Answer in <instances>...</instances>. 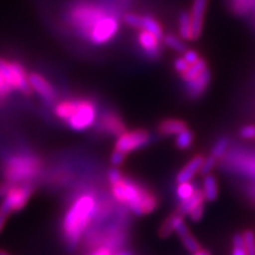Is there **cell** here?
<instances>
[{
	"instance_id": "74e56055",
	"label": "cell",
	"mask_w": 255,
	"mask_h": 255,
	"mask_svg": "<svg viewBox=\"0 0 255 255\" xmlns=\"http://www.w3.org/2000/svg\"><path fill=\"white\" fill-rule=\"evenodd\" d=\"M7 218H8V215L5 214L4 212H1V210H0V234H1L2 231H4L6 221H7Z\"/></svg>"
},
{
	"instance_id": "4316f807",
	"label": "cell",
	"mask_w": 255,
	"mask_h": 255,
	"mask_svg": "<svg viewBox=\"0 0 255 255\" xmlns=\"http://www.w3.org/2000/svg\"><path fill=\"white\" fill-rule=\"evenodd\" d=\"M232 255H247L246 250H245L244 237H242V234H235L234 238H233Z\"/></svg>"
},
{
	"instance_id": "cb8c5ba5",
	"label": "cell",
	"mask_w": 255,
	"mask_h": 255,
	"mask_svg": "<svg viewBox=\"0 0 255 255\" xmlns=\"http://www.w3.org/2000/svg\"><path fill=\"white\" fill-rule=\"evenodd\" d=\"M163 41L168 47L177 51V52H184L186 51V45H184L183 41L180 38L174 36V34H167V36H164Z\"/></svg>"
},
{
	"instance_id": "60d3db41",
	"label": "cell",
	"mask_w": 255,
	"mask_h": 255,
	"mask_svg": "<svg viewBox=\"0 0 255 255\" xmlns=\"http://www.w3.org/2000/svg\"><path fill=\"white\" fill-rule=\"evenodd\" d=\"M0 255H12V254H11V253H8L7 251L1 250V248H0Z\"/></svg>"
},
{
	"instance_id": "ab89813d",
	"label": "cell",
	"mask_w": 255,
	"mask_h": 255,
	"mask_svg": "<svg viewBox=\"0 0 255 255\" xmlns=\"http://www.w3.org/2000/svg\"><path fill=\"white\" fill-rule=\"evenodd\" d=\"M191 255H210V253H209V252L205 251V250H200L199 252H196V253H194Z\"/></svg>"
},
{
	"instance_id": "d590c367",
	"label": "cell",
	"mask_w": 255,
	"mask_h": 255,
	"mask_svg": "<svg viewBox=\"0 0 255 255\" xmlns=\"http://www.w3.org/2000/svg\"><path fill=\"white\" fill-rule=\"evenodd\" d=\"M13 91L11 87L6 83V81L2 78V76L0 75V98H4L6 96H8L11 92Z\"/></svg>"
},
{
	"instance_id": "5bb4252c",
	"label": "cell",
	"mask_w": 255,
	"mask_h": 255,
	"mask_svg": "<svg viewBox=\"0 0 255 255\" xmlns=\"http://www.w3.org/2000/svg\"><path fill=\"white\" fill-rule=\"evenodd\" d=\"M209 81H210V72L209 70L207 69L201 73V75L197 76V77L191 79V81L186 82L188 92H189L191 97H197V96L202 94V92L207 89V87H208Z\"/></svg>"
},
{
	"instance_id": "e0dca14e",
	"label": "cell",
	"mask_w": 255,
	"mask_h": 255,
	"mask_svg": "<svg viewBox=\"0 0 255 255\" xmlns=\"http://www.w3.org/2000/svg\"><path fill=\"white\" fill-rule=\"evenodd\" d=\"M202 194L205 196V200L208 201V202H213V201L218 199V183H216L215 177L213 175H207V176H205L202 184Z\"/></svg>"
},
{
	"instance_id": "d6986e66",
	"label": "cell",
	"mask_w": 255,
	"mask_h": 255,
	"mask_svg": "<svg viewBox=\"0 0 255 255\" xmlns=\"http://www.w3.org/2000/svg\"><path fill=\"white\" fill-rule=\"evenodd\" d=\"M149 33L154 34L156 38H158L159 40L163 39V31H162L161 25L155 18L150 17V15H143L142 17V28Z\"/></svg>"
},
{
	"instance_id": "e575fe53",
	"label": "cell",
	"mask_w": 255,
	"mask_h": 255,
	"mask_svg": "<svg viewBox=\"0 0 255 255\" xmlns=\"http://www.w3.org/2000/svg\"><path fill=\"white\" fill-rule=\"evenodd\" d=\"M189 66L190 65L186 62V60L183 59V57H181V58H176V59H175V62H174V68L177 72L184 73L188 69H189Z\"/></svg>"
},
{
	"instance_id": "ffe728a7",
	"label": "cell",
	"mask_w": 255,
	"mask_h": 255,
	"mask_svg": "<svg viewBox=\"0 0 255 255\" xmlns=\"http://www.w3.org/2000/svg\"><path fill=\"white\" fill-rule=\"evenodd\" d=\"M207 69H208V68H207L206 60L202 59V58H200L195 64L190 65L189 69H188L187 71L183 73L182 77L184 79V82L191 81V79H194L195 77H197V76L201 75V73H202Z\"/></svg>"
},
{
	"instance_id": "8d00e7d4",
	"label": "cell",
	"mask_w": 255,
	"mask_h": 255,
	"mask_svg": "<svg viewBox=\"0 0 255 255\" xmlns=\"http://www.w3.org/2000/svg\"><path fill=\"white\" fill-rule=\"evenodd\" d=\"M9 187H11V184L5 182V181H1V182H0V199H4V196L7 194Z\"/></svg>"
},
{
	"instance_id": "d4e9b609",
	"label": "cell",
	"mask_w": 255,
	"mask_h": 255,
	"mask_svg": "<svg viewBox=\"0 0 255 255\" xmlns=\"http://www.w3.org/2000/svg\"><path fill=\"white\" fill-rule=\"evenodd\" d=\"M244 237L245 250L247 255H255V234L253 231H246L242 233Z\"/></svg>"
},
{
	"instance_id": "484cf974",
	"label": "cell",
	"mask_w": 255,
	"mask_h": 255,
	"mask_svg": "<svg viewBox=\"0 0 255 255\" xmlns=\"http://www.w3.org/2000/svg\"><path fill=\"white\" fill-rule=\"evenodd\" d=\"M181 241H182L184 248H186V250L191 254L196 253V252H199L201 250L199 241H197L196 239L194 238L193 235H191V233H190V234H188L187 237L181 239Z\"/></svg>"
},
{
	"instance_id": "4fadbf2b",
	"label": "cell",
	"mask_w": 255,
	"mask_h": 255,
	"mask_svg": "<svg viewBox=\"0 0 255 255\" xmlns=\"http://www.w3.org/2000/svg\"><path fill=\"white\" fill-rule=\"evenodd\" d=\"M138 43L143 51L145 52V55L149 58H156L159 55V39L156 38L154 34L149 33L144 30L139 31L138 36H137Z\"/></svg>"
},
{
	"instance_id": "603a6c76",
	"label": "cell",
	"mask_w": 255,
	"mask_h": 255,
	"mask_svg": "<svg viewBox=\"0 0 255 255\" xmlns=\"http://www.w3.org/2000/svg\"><path fill=\"white\" fill-rule=\"evenodd\" d=\"M228 144L229 141L227 137H220L218 141L215 142V144L213 145L212 150H210V156L216 159L222 157V156L226 154V151H227Z\"/></svg>"
},
{
	"instance_id": "f1b7e54d",
	"label": "cell",
	"mask_w": 255,
	"mask_h": 255,
	"mask_svg": "<svg viewBox=\"0 0 255 255\" xmlns=\"http://www.w3.org/2000/svg\"><path fill=\"white\" fill-rule=\"evenodd\" d=\"M216 161H218V159L212 157V156H209V157L203 159V163L201 165V169H200V174L203 175V176L210 175V171L215 168Z\"/></svg>"
},
{
	"instance_id": "30bf717a",
	"label": "cell",
	"mask_w": 255,
	"mask_h": 255,
	"mask_svg": "<svg viewBox=\"0 0 255 255\" xmlns=\"http://www.w3.org/2000/svg\"><path fill=\"white\" fill-rule=\"evenodd\" d=\"M98 128L102 132L110 136L119 137L124 131H127L126 124L117 114L113 111H105L98 119Z\"/></svg>"
},
{
	"instance_id": "1f68e13d",
	"label": "cell",
	"mask_w": 255,
	"mask_h": 255,
	"mask_svg": "<svg viewBox=\"0 0 255 255\" xmlns=\"http://www.w3.org/2000/svg\"><path fill=\"white\" fill-rule=\"evenodd\" d=\"M126 158H127V155H124L120 151L114 150L113 154L110 156V162L115 168H119L124 163V162H126Z\"/></svg>"
},
{
	"instance_id": "9c48e42d",
	"label": "cell",
	"mask_w": 255,
	"mask_h": 255,
	"mask_svg": "<svg viewBox=\"0 0 255 255\" xmlns=\"http://www.w3.org/2000/svg\"><path fill=\"white\" fill-rule=\"evenodd\" d=\"M28 83L32 91H36L46 104H56L57 91L44 76L37 72L28 73Z\"/></svg>"
},
{
	"instance_id": "7a4b0ae2",
	"label": "cell",
	"mask_w": 255,
	"mask_h": 255,
	"mask_svg": "<svg viewBox=\"0 0 255 255\" xmlns=\"http://www.w3.org/2000/svg\"><path fill=\"white\" fill-rule=\"evenodd\" d=\"M108 182L115 201L126 206L133 215H148L157 208L158 200L154 194L135 182L132 178L126 176L119 168L110 169Z\"/></svg>"
},
{
	"instance_id": "f546056e",
	"label": "cell",
	"mask_w": 255,
	"mask_h": 255,
	"mask_svg": "<svg viewBox=\"0 0 255 255\" xmlns=\"http://www.w3.org/2000/svg\"><path fill=\"white\" fill-rule=\"evenodd\" d=\"M115 253V251L111 248L110 246L105 244H101L97 245V246L92 247L91 252L89 255H113Z\"/></svg>"
},
{
	"instance_id": "44dd1931",
	"label": "cell",
	"mask_w": 255,
	"mask_h": 255,
	"mask_svg": "<svg viewBox=\"0 0 255 255\" xmlns=\"http://www.w3.org/2000/svg\"><path fill=\"white\" fill-rule=\"evenodd\" d=\"M196 187L195 184H193L191 182H184V183H178L177 188H176V195L177 199L180 200V202H183L189 199L195 194L196 191Z\"/></svg>"
},
{
	"instance_id": "ac0fdd59",
	"label": "cell",
	"mask_w": 255,
	"mask_h": 255,
	"mask_svg": "<svg viewBox=\"0 0 255 255\" xmlns=\"http://www.w3.org/2000/svg\"><path fill=\"white\" fill-rule=\"evenodd\" d=\"M178 31H180V37L182 39H193V33H191V17L189 12H181L180 17H178Z\"/></svg>"
},
{
	"instance_id": "83f0119b",
	"label": "cell",
	"mask_w": 255,
	"mask_h": 255,
	"mask_svg": "<svg viewBox=\"0 0 255 255\" xmlns=\"http://www.w3.org/2000/svg\"><path fill=\"white\" fill-rule=\"evenodd\" d=\"M123 21L128 26L132 28H142V15H138L136 13H126L123 17Z\"/></svg>"
},
{
	"instance_id": "836d02e7",
	"label": "cell",
	"mask_w": 255,
	"mask_h": 255,
	"mask_svg": "<svg viewBox=\"0 0 255 255\" xmlns=\"http://www.w3.org/2000/svg\"><path fill=\"white\" fill-rule=\"evenodd\" d=\"M183 59L186 60V62L189 64V65H193V64H195L197 60L200 59V57H199V55H197L196 51H194V50H186V51H184Z\"/></svg>"
},
{
	"instance_id": "277c9868",
	"label": "cell",
	"mask_w": 255,
	"mask_h": 255,
	"mask_svg": "<svg viewBox=\"0 0 255 255\" xmlns=\"http://www.w3.org/2000/svg\"><path fill=\"white\" fill-rule=\"evenodd\" d=\"M43 159L32 152L9 155L2 164V178L9 184H26L36 180L43 170Z\"/></svg>"
},
{
	"instance_id": "2e32d148",
	"label": "cell",
	"mask_w": 255,
	"mask_h": 255,
	"mask_svg": "<svg viewBox=\"0 0 255 255\" xmlns=\"http://www.w3.org/2000/svg\"><path fill=\"white\" fill-rule=\"evenodd\" d=\"M187 129L186 123L183 121L180 120H165L159 124L158 131L164 136H177L178 133H181L183 130Z\"/></svg>"
},
{
	"instance_id": "7c38bea8",
	"label": "cell",
	"mask_w": 255,
	"mask_h": 255,
	"mask_svg": "<svg viewBox=\"0 0 255 255\" xmlns=\"http://www.w3.org/2000/svg\"><path fill=\"white\" fill-rule=\"evenodd\" d=\"M203 158L201 155L194 156L193 158L189 159V162L184 165V167L178 171L176 175V182L184 183V182H191L194 177L196 176L197 173H200L201 165L203 163Z\"/></svg>"
},
{
	"instance_id": "ba28073f",
	"label": "cell",
	"mask_w": 255,
	"mask_h": 255,
	"mask_svg": "<svg viewBox=\"0 0 255 255\" xmlns=\"http://www.w3.org/2000/svg\"><path fill=\"white\" fill-rule=\"evenodd\" d=\"M151 136L146 130L136 129L131 131H124L116 138L114 150L129 155L130 152L139 150L150 143Z\"/></svg>"
},
{
	"instance_id": "5b68a950",
	"label": "cell",
	"mask_w": 255,
	"mask_h": 255,
	"mask_svg": "<svg viewBox=\"0 0 255 255\" xmlns=\"http://www.w3.org/2000/svg\"><path fill=\"white\" fill-rule=\"evenodd\" d=\"M109 14L110 12L102 5L89 0H79L69 8L66 19L70 26L75 28L79 36L88 40L92 32Z\"/></svg>"
},
{
	"instance_id": "7402d4cb",
	"label": "cell",
	"mask_w": 255,
	"mask_h": 255,
	"mask_svg": "<svg viewBox=\"0 0 255 255\" xmlns=\"http://www.w3.org/2000/svg\"><path fill=\"white\" fill-rule=\"evenodd\" d=\"M193 141H194V135L193 132L190 131L189 129L183 130L182 132L178 133L176 136V139H175V144L178 149H181V150H186V149L189 148L193 144Z\"/></svg>"
},
{
	"instance_id": "f35d334b",
	"label": "cell",
	"mask_w": 255,
	"mask_h": 255,
	"mask_svg": "<svg viewBox=\"0 0 255 255\" xmlns=\"http://www.w3.org/2000/svg\"><path fill=\"white\" fill-rule=\"evenodd\" d=\"M113 255H133L131 252L130 251H127V250H122V251H117V252H115V253L113 254Z\"/></svg>"
},
{
	"instance_id": "d6a6232c",
	"label": "cell",
	"mask_w": 255,
	"mask_h": 255,
	"mask_svg": "<svg viewBox=\"0 0 255 255\" xmlns=\"http://www.w3.org/2000/svg\"><path fill=\"white\" fill-rule=\"evenodd\" d=\"M240 136L245 139L255 138V127L254 126H245L244 128H241Z\"/></svg>"
},
{
	"instance_id": "4dcf8cb0",
	"label": "cell",
	"mask_w": 255,
	"mask_h": 255,
	"mask_svg": "<svg viewBox=\"0 0 255 255\" xmlns=\"http://www.w3.org/2000/svg\"><path fill=\"white\" fill-rule=\"evenodd\" d=\"M203 214H205V203H201V205L195 207V208L191 210L188 216H189L191 221L197 222L203 218Z\"/></svg>"
},
{
	"instance_id": "52a82bcc",
	"label": "cell",
	"mask_w": 255,
	"mask_h": 255,
	"mask_svg": "<svg viewBox=\"0 0 255 255\" xmlns=\"http://www.w3.org/2000/svg\"><path fill=\"white\" fill-rule=\"evenodd\" d=\"M34 187L31 183L26 184H11L7 194L0 203V210L8 216L13 213L23 210L30 201Z\"/></svg>"
},
{
	"instance_id": "8992f818",
	"label": "cell",
	"mask_w": 255,
	"mask_h": 255,
	"mask_svg": "<svg viewBox=\"0 0 255 255\" xmlns=\"http://www.w3.org/2000/svg\"><path fill=\"white\" fill-rule=\"evenodd\" d=\"M0 75L12 90L21 91L25 95H30L32 92L28 83V73L20 63L0 58Z\"/></svg>"
},
{
	"instance_id": "6da1fadb",
	"label": "cell",
	"mask_w": 255,
	"mask_h": 255,
	"mask_svg": "<svg viewBox=\"0 0 255 255\" xmlns=\"http://www.w3.org/2000/svg\"><path fill=\"white\" fill-rule=\"evenodd\" d=\"M98 212L100 201L94 191H83L71 201L62 220V235L66 246L71 250L78 246Z\"/></svg>"
},
{
	"instance_id": "8fae6325",
	"label": "cell",
	"mask_w": 255,
	"mask_h": 255,
	"mask_svg": "<svg viewBox=\"0 0 255 255\" xmlns=\"http://www.w3.org/2000/svg\"><path fill=\"white\" fill-rule=\"evenodd\" d=\"M208 0H194L193 8H191V33L193 39H199L203 27V18H205L206 7Z\"/></svg>"
},
{
	"instance_id": "9a60e30c",
	"label": "cell",
	"mask_w": 255,
	"mask_h": 255,
	"mask_svg": "<svg viewBox=\"0 0 255 255\" xmlns=\"http://www.w3.org/2000/svg\"><path fill=\"white\" fill-rule=\"evenodd\" d=\"M205 201L206 200H205V196H203V194H202V190L197 189L193 196L180 203L176 213L184 218V216L189 215V213L194 208H195V207L201 205V203H205Z\"/></svg>"
},
{
	"instance_id": "3957f363",
	"label": "cell",
	"mask_w": 255,
	"mask_h": 255,
	"mask_svg": "<svg viewBox=\"0 0 255 255\" xmlns=\"http://www.w3.org/2000/svg\"><path fill=\"white\" fill-rule=\"evenodd\" d=\"M53 111L60 121L76 132L85 131L97 122V107L94 102L85 98H69L57 102Z\"/></svg>"
}]
</instances>
